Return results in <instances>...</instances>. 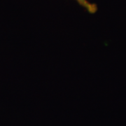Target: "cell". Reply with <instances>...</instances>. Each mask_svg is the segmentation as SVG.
Instances as JSON below:
<instances>
[{
  "instance_id": "6da1fadb",
  "label": "cell",
  "mask_w": 126,
  "mask_h": 126,
  "mask_svg": "<svg viewBox=\"0 0 126 126\" xmlns=\"http://www.w3.org/2000/svg\"><path fill=\"white\" fill-rule=\"evenodd\" d=\"M75 1L89 14H94L97 11V5L93 3H90L88 0H75Z\"/></svg>"
}]
</instances>
